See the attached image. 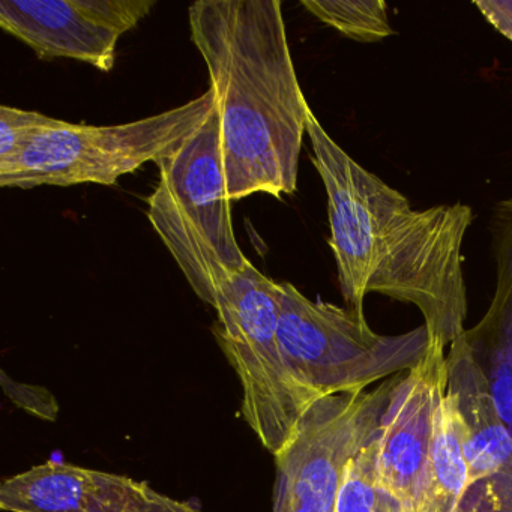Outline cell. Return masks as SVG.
Instances as JSON below:
<instances>
[{"instance_id":"obj_1","label":"cell","mask_w":512,"mask_h":512,"mask_svg":"<svg viewBox=\"0 0 512 512\" xmlns=\"http://www.w3.org/2000/svg\"><path fill=\"white\" fill-rule=\"evenodd\" d=\"M307 134L328 196L331 245L347 308L364 316L368 293L416 305L431 341L451 346L464 329L466 284L461 245L469 206L413 211L403 194L359 166L311 110Z\"/></svg>"},{"instance_id":"obj_2","label":"cell","mask_w":512,"mask_h":512,"mask_svg":"<svg viewBox=\"0 0 512 512\" xmlns=\"http://www.w3.org/2000/svg\"><path fill=\"white\" fill-rule=\"evenodd\" d=\"M188 19L217 103L230 200L290 196L311 109L280 0H200Z\"/></svg>"},{"instance_id":"obj_3","label":"cell","mask_w":512,"mask_h":512,"mask_svg":"<svg viewBox=\"0 0 512 512\" xmlns=\"http://www.w3.org/2000/svg\"><path fill=\"white\" fill-rule=\"evenodd\" d=\"M157 166L160 181L148 199L149 221L191 289L212 307L218 289L250 262L233 232L217 107Z\"/></svg>"},{"instance_id":"obj_4","label":"cell","mask_w":512,"mask_h":512,"mask_svg":"<svg viewBox=\"0 0 512 512\" xmlns=\"http://www.w3.org/2000/svg\"><path fill=\"white\" fill-rule=\"evenodd\" d=\"M278 304L284 367L308 407L406 373L421 364L430 346L425 325L401 335L376 334L365 317L311 301L290 283H278Z\"/></svg>"},{"instance_id":"obj_5","label":"cell","mask_w":512,"mask_h":512,"mask_svg":"<svg viewBox=\"0 0 512 512\" xmlns=\"http://www.w3.org/2000/svg\"><path fill=\"white\" fill-rule=\"evenodd\" d=\"M211 88L187 104L128 124L92 127L67 124L32 140L16 166L0 175V187L115 185L146 163L179 151L214 112Z\"/></svg>"},{"instance_id":"obj_6","label":"cell","mask_w":512,"mask_h":512,"mask_svg":"<svg viewBox=\"0 0 512 512\" xmlns=\"http://www.w3.org/2000/svg\"><path fill=\"white\" fill-rule=\"evenodd\" d=\"M215 337L242 386L241 415L263 448L277 455L308 409L293 385L278 340V283L253 263L218 289Z\"/></svg>"},{"instance_id":"obj_7","label":"cell","mask_w":512,"mask_h":512,"mask_svg":"<svg viewBox=\"0 0 512 512\" xmlns=\"http://www.w3.org/2000/svg\"><path fill=\"white\" fill-rule=\"evenodd\" d=\"M155 5L154 0H2L0 26L38 58L73 59L110 73L119 38Z\"/></svg>"},{"instance_id":"obj_8","label":"cell","mask_w":512,"mask_h":512,"mask_svg":"<svg viewBox=\"0 0 512 512\" xmlns=\"http://www.w3.org/2000/svg\"><path fill=\"white\" fill-rule=\"evenodd\" d=\"M446 347L431 341L418 367L401 373L377 437V473L407 512L427 509L437 404L448 388Z\"/></svg>"},{"instance_id":"obj_9","label":"cell","mask_w":512,"mask_h":512,"mask_svg":"<svg viewBox=\"0 0 512 512\" xmlns=\"http://www.w3.org/2000/svg\"><path fill=\"white\" fill-rule=\"evenodd\" d=\"M448 392L457 412L466 487L457 512H512V434L503 424L464 335L446 355Z\"/></svg>"},{"instance_id":"obj_10","label":"cell","mask_w":512,"mask_h":512,"mask_svg":"<svg viewBox=\"0 0 512 512\" xmlns=\"http://www.w3.org/2000/svg\"><path fill=\"white\" fill-rule=\"evenodd\" d=\"M0 508L7 512H203L193 500H179L148 482L46 461L5 479Z\"/></svg>"},{"instance_id":"obj_11","label":"cell","mask_w":512,"mask_h":512,"mask_svg":"<svg viewBox=\"0 0 512 512\" xmlns=\"http://www.w3.org/2000/svg\"><path fill=\"white\" fill-rule=\"evenodd\" d=\"M493 238L496 293L481 322L463 335L494 407L512 434V199L497 206Z\"/></svg>"},{"instance_id":"obj_12","label":"cell","mask_w":512,"mask_h":512,"mask_svg":"<svg viewBox=\"0 0 512 512\" xmlns=\"http://www.w3.org/2000/svg\"><path fill=\"white\" fill-rule=\"evenodd\" d=\"M466 487V463L457 412L448 392L437 404L425 512H457Z\"/></svg>"},{"instance_id":"obj_13","label":"cell","mask_w":512,"mask_h":512,"mask_svg":"<svg viewBox=\"0 0 512 512\" xmlns=\"http://www.w3.org/2000/svg\"><path fill=\"white\" fill-rule=\"evenodd\" d=\"M379 433L380 428L376 436L347 463L338 488L335 512H407L403 503L380 482L377 473Z\"/></svg>"},{"instance_id":"obj_14","label":"cell","mask_w":512,"mask_h":512,"mask_svg":"<svg viewBox=\"0 0 512 512\" xmlns=\"http://www.w3.org/2000/svg\"><path fill=\"white\" fill-rule=\"evenodd\" d=\"M301 5L352 40L374 43L392 35L382 0H302Z\"/></svg>"},{"instance_id":"obj_15","label":"cell","mask_w":512,"mask_h":512,"mask_svg":"<svg viewBox=\"0 0 512 512\" xmlns=\"http://www.w3.org/2000/svg\"><path fill=\"white\" fill-rule=\"evenodd\" d=\"M67 122L17 107H0V175L16 166L35 137L44 131L62 127Z\"/></svg>"},{"instance_id":"obj_16","label":"cell","mask_w":512,"mask_h":512,"mask_svg":"<svg viewBox=\"0 0 512 512\" xmlns=\"http://www.w3.org/2000/svg\"><path fill=\"white\" fill-rule=\"evenodd\" d=\"M0 383L5 395L20 409L26 410L31 415L44 421H56L59 415V404L55 395L44 386L29 385V383L17 382L8 376L5 371L0 373Z\"/></svg>"},{"instance_id":"obj_17","label":"cell","mask_w":512,"mask_h":512,"mask_svg":"<svg viewBox=\"0 0 512 512\" xmlns=\"http://www.w3.org/2000/svg\"><path fill=\"white\" fill-rule=\"evenodd\" d=\"M482 16L512 41V2H475Z\"/></svg>"}]
</instances>
